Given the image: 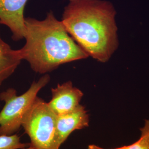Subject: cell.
Here are the masks:
<instances>
[{
  "mask_svg": "<svg viewBox=\"0 0 149 149\" xmlns=\"http://www.w3.org/2000/svg\"><path fill=\"white\" fill-rule=\"evenodd\" d=\"M61 22L88 56L106 63L119 45L116 11L106 0H68Z\"/></svg>",
  "mask_w": 149,
  "mask_h": 149,
  "instance_id": "obj_1",
  "label": "cell"
},
{
  "mask_svg": "<svg viewBox=\"0 0 149 149\" xmlns=\"http://www.w3.org/2000/svg\"><path fill=\"white\" fill-rule=\"evenodd\" d=\"M24 39L26 44L19 49L22 59L28 61L34 72L41 74L88 57L53 11L48 12L43 20L25 17Z\"/></svg>",
  "mask_w": 149,
  "mask_h": 149,
  "instance_id": "obj_2",
  "label": "cell"
},
{
  "mask_svg": "<svg viewBox=\"0 0 149 149\" xmlns=\"http://www.w3.org/2000/svg\"><path fill=\"white\" fill-rule=\"evenodd\" d=\"M50 79L49 74L44 75L37 82L34 81L29 89L20 96H17L14 88H8L1 93L0 100L5 102V106L0 112V135H11L19 129L38 93Z\"/></svg>",
  "mask_w": 149,
  "mask_h": 149,
  "instance_id": "obj_3",
  "label": "cell"
},
{
  "mask_svg": "<svg viewBox=\"0 0 149 149\" xmlns=\"http://www.w3.org/2000/svg\"><path fill=\"white\" fill-rule=\"evenodd\" d=\"M57 115L48 103L37 97L25 115L22 127L36 149H56L55 130Z\"/></svg>",
  "mask_w": 149,
  "mask_h": 149,
  "instance_id": "obj_4",
  "label": "cell"
},
{
  "mask_svg": "<svg viewBox=\"0 0 149 149\" xmlns=\"http://www.w3.org/2000/svg\"><path fill=\"white\" fill-rule=\"evenodd\" d=\"M28 0H0V24L8 27L14 41L24 39V10Z\"/></svg>",
  "mask_w": 149,
  "mask_h": 149,
  "instance_id": "obj_5",
  "label": "cell"
},
{
  "mask_svg": "<svg viewBox=\"0 0 149 149\" xmlns=\"http://www.w3.org/2000/svg\"><path fill=\"white\" fill-rule=\"evenodd\" d=\"M89 115L85 107L79 104L72 111L57 116L55 130V147L59 149L61 145L74 130L88 127Z\"/></svg>",
  "mask_w": 149,
  "mask_h": 149,
  "instance_id": "obj_6",
  "label": "cell"
},
{
  "mask_svg": "<svg viewBox=\"0 0 149 149\" xmlns=\"http://www.w3.org/2000/svg\"><path fill=\"white\" fill-rule=\"evenodd\" d=\"M52 97L48 104L57 115H61L72 111L80 104L83 92L73 86L71 81H68L52 88Z\"/></svg>",
  "mask_w": 149,
  "mask_h": 149,
  "instance_id": "obj_7",
  "label": "cell"
},
{
  "mask_svg": "<svg viewBox=\"0 0 149 149\" xmlns=\"http://www.w3.org/2000/svg\"><path fill=\"white\" fill-rule=\"evenodd\" d=\"M22 60L19 49H12L0 36V86L14 73Z\"/></svg>",
  "mask_w": 149,
  "mask_h": 149,
  "instance_id": "obj_8",
  "label": "cell"
},
{
  "mask_svg": "<svg viewBox=\"0 0 149 149\" xmlns=\"http://www.w3.org/2000/svg\"><path fill=\"white\" fill-rule=\"evenodd\" d=\"M29 144L22 143L21 138L16 134L11 135H0V149H23Z\"/></svg>",
  "mask_w": 149,
  "mask_h": 149,
  "instance_id": "obj_9",
  "label": "cell"
},
{
  "mask_svg": "<svg viewBox=\"0 0 149 149\" xmlns=\"http://www.w3.org/2000/svg\"><path fill=\"white\" fill-rule=\"evenodd\" d=\"M140 130V138L133 144L126 146V149H149V119L145 120L144 126Z\"/></svg>",
  "mask_w": 149,
  "mask_h": 149,
  "instance_id": "obj_10",
  "label": "cell"
},
{
  "mask_svg": "<svg viewBox=\"0 0 149 149\" xmlns=\"http://www.w3.org/2000/svg\"><path fill=\"white\" fill-rule=\"evenodd\" d=\"M87 149H104V148H102L100 146H98L96 145L95 144H91L89 145L88 146V148ZM126 149V146H123L121 147H119V148H115V149Z\"/></svg>",
  "mask_w": 149,
  "mask_h": 149,
  "instance_id": "obj_11",
  "label": "cell"
},
{
  "mask_svg": "<svg viewBox=\"0 0 149 149\" xmlns=\"http://www.w3.org/2000/svg\"><path fill=\"white\" fill-rule=\"evenodd\" d=\"M34 149V148H33V147H32L31 146H30V145H29V146H28V147H27V148H24V149Z\"/></svg>",
  "mask_w": 149,
  "mask_h": 149,
  "instance_id": "obj_12",
  "label": "cell"
}]
</instances>
